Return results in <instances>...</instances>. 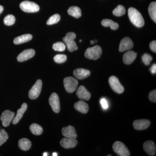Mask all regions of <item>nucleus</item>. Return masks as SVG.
Listing matches in <instances>:
<instances>
[{
    "label": "nucleus",
    "mask_w": 156,
    "mask_h": 156,
    "mask_svg": "<svg viewBox=\"0 0 156 156\" xmlns=\"http://www.w3.org/2000/svg\"><path fill=\"white\" fill-rule=\"evenodd\" d=\"M32 38V36L30 34H25L15 38L14 40V43L17 45L23 44L31 41Z\"/></svg>",
    "instance_id": "4be33fe9"
},
{
    "label": "nucleus",
    "mask_w": 156,
    "mask_h": 156,
    "mask_svg": "<svg viewBox=\"0 0 156 156\" xmlns=\"http://www.w3.org/2000/svg\"><path fill=\"white\" fill-rule=\"evenodd\" d=\"M31 132L36 135H41L43 133V128L41 126L37 124H33L30 127Z\"/></svg>",
    "instance_id": "bb28decb"
},
{
    "label": "nucleus",
    "mask_w": 156,
    "mask_h": 156,
    "mask_svg": "<svg viewBox=\"0 0 156 156\" xmlns=\"http://www.w3.org/2000/svg\"><path fill=\"white\" fill-rule=\"evenodd\" d=\"M73 75L79 80H84L90 75V72L89 70L83 68L77 69L73 71Z\"/></svg>",
    "instance_id": "a211bd4d"
},
{
    "label": "nucleus",
    "mask_w": 156,
    "mask_h": 156,
    "mask_svg": "<svg viewBox=\"0 0 156 156\" xmlns=\"http://www.w3.org/2000/svg\"><path fill=\"white\" fill-rule=\"evenodd\" d=\"M136 55L137 54L134 51L131 50L128 51L123 55V62L126 64H131L136 58Z\"/></svg>",
    "instance_id": "aec40b11"
},
{
    "label": "nucleus",
    "mask_w": 156,
    "mask_h": 156,
    "mask_svg": "<svg viewBox=\"0 0 156 156\" xmlns=\"http://www.w3.org/2000/svg\"><path fill=\"white\" fill-rule=\"evenodd\" d=\"M27 108V104L25 103L23 104L21 108L17 110L16 116L14 117V119L12 120V123L14 125H16L17 123L19 122V121L22 119L24 113L26 111Z\"/></svg>",
    "instance_id": "6ab92c4d"
},
{
    "label": "nucleus",
    "mask_w": 156,
    "mask_h": 156,
    "mask_svg": "<svg viewBox=\"0 0 156 156\" xmlns=\"http://www.w3.org/2000/svg\"><path fill=\"white\" fill-rule=\"evenodd\" d=\"M151 72L153 74H154L156 73V64H154L152 66L150 69Z\"/></svg>",
    "instance_id": "4c0bfd02"
},
{
    "label": "nucleus",
    "mask_w": 156,
    "mask_h": 156,
    "mask_svg": "<svg viewBox=\"0 0 156 156\" xmlns=\"http://www.w3.org/2000/svg\"><path fill=\"white\" fill-rule=\"evenodd\" d=\"M142 60L143 62L145 65H149L150 64L151 61L152 60V57L150 54L144 53L142 56Z\"/></svg>",
    "instance_id": "72a5a7b5"
},
{
    "label": "nucleus",
    "mask_w": 156,
    "mask_h": 156,
    "mask_svg": "<svg viewBox=\"0 0 156 156\" xmlns=\"http://www.w3.org/2000/svg\"><path fill=\"white\" fill-rule=\"evenodd\" d=\"M57 155H57V154L56 153H53V156H57Z\"/></svg>",
    "instance_id": "a19ab883"
},
{
    "label": "nucleus",
    "mask_w": 156,
    "mask_h": 156,
    "mask_svg": "<svg viewBox=\"0 0 156 156\" xmlns=\"http://www.w3.org/2000/svg\"><path fill=\"white\" fill-rule=\"evenodd\" d=\"M150 100L152 102H156V89L151 91L148 95Z\"/></svg>",
    "instance_id": "f704fd0d"
},
{
    "label": "nucleus",
    "mask_w": 156,
    "mask_h": 156,
    "mask_svg": "<svg viewBox=\"0 0 156 156\" xmlns=\"http://www.w3.org/2000/svg\"><path fill=\"white\" fill-rule=\"evenodd\" d=\"M101 23L104 27H110L112 30H116L119 27V24L111 20L104 19L101 21Z\"/></svg>",
    "instance_id": "b1692460"
},
{
    "label": "nucleus",
    "mask_w": 156,
    "mask_h": 156,
    "mask_svg": "<svg viewBox=\"0 0 156 156\" xmlns=\"http://www.w3.org/2000/svg\"><path fill=\"white\" fill-rule=\"evenodd\" d=\"M67 59V56L64 54H57L54 57V60L57 63H62Z\"/></svg>",
    "instance_id": "2f4dec72"
},
{
    "label": "nucleus",
    "mask_w": 156,
    "mask_h": 156,
    "mask_svg": "<svg viewBox=\"0 0 156 156\" xmlns=\"http://www.w3.org/2000/svg\"><path fill=\"white\" fill-rule=\"evenodd\" d=\"M15 113L9 110H6L2 114L1 120L4 127H8L14 119Z\"/></svg>",
    "instance_id": "9d476101"
},
{
    "label": "nucleus",
    "mask_w": 156,
    "mask_h": 156,
    "mask_svg": "<svg viewBox=\"0 0 156 156\" xmlns=\"http://www.w3.org/2000/svg\"><path fill=\"white\" fill-rule=\"evenodd\" d=\"M15 22V18L14 16L11 14L7 15L4 20V23L7 26L13 25Z\"/></svg>",
    "instance_id": "c756f323"
},
{
    "label": "nucleus",
    "mask_w": 156,
    "mask_h": 156,
    "mask_svg": "<svg viewBox=\"0 0 156 156\" xmlns=\"http://www.w3.org/2000/svg\"><path fill=\"white\" fill-rule=\"evenodd\" d=\"M74 106L76 110L82 113L87 114L89 112V105L83 101H79L75 104Z\"/></svg>",
    "instance_id": "412c9836"
},
{
    "label": "nucleus",
    "mask_w": 156,
    "mask_h": 156,
    "mask_svg": "<svg viewBox=\"0 0 156 156\" xmlns=\"http://www.w3.org/2000/svg\"><path fill=\"white\" fill-rule=\"evenodd\" d=\"M100 103L104 109H107L108 107V103L105 98H101L100 100Z\"/></svg>",
    "instance_id": "c9c22d12"
},
{
    "label": "nucleus",
    "mask_w": 156,
    "mask_h": 156,
    "mask_svg": "<svg viewBox=\"0 0 156 156\" xmlns=\"http://www.w3.org/2000/svg\"><path fill=\"white\" fill-rule=\"evenodd\" d=\"M150 48L151 50L154 52L156 53V41H153L151 42L150 44Z\"/></svg>",
    "instance_id": "e433bc0d"
},
{
    "label": "nucleus",
    "mask_w": 156,
    "mask_h": 156,
    "mask_svg": "<svg viewBox=\"0 0 156 156\" xmlns=\"http://www.w3.org/2000/svg\"><path fill=\"white\" fill-rule=\"evenodd\" d=\"M53 48L55 51L62 52L65 50L66 45L62 42H57L53 44Z\"/></svg>",
    "instance_id": "7c9ffc66"
},
{
    "label": "nucleus",
    "mask_w": 156,
    "mask_h": 156,
    "mask_svg": "<svg viewBox=\"0 0 156 156\" xmlns=\"http://www.w3.org/2000/svg\"><path fill=\"white\" fill-rule=\"evenodd\" d=\"M63 83L66 90L69 93L74 92L77 88L78 81L73 77H67L65 78Z\"/></svg>",
    "instance_id": "423d86ee"
},
{
    "label": "nucleus",
    "mask_w": 156,
    "mask_h": 156,
    "mask_svg": "<svg viewBox=\"0 0 156 156\" xmlns=\"http://www.w3.org/2000/svg\"><path fill=\"white\" fill-rule=\"evenodd\" d=\"M151 125V122L147 119L136 120L133 122L134 128L137 130H144L148 128Z\"/></svg>",
    "instance_id": "ddd939ff"
},
{
    "label": "nucleus",
    "mask_w": 156,
    "mask_h": 156,
    "mask_svg": "<svg viewBox=\"0 0 156 156\" xmlns=\"http://www.w3.org/2000/svg\"><path fill=\"white\" fill-rule=\"evenodd\" d=\"M82 40H80V42H82Z\"/></svg>",
    "instance_id": "c03bdc74"
},
{
    "label": "nucleus",
    "mask_w": 156,
    "mask_h": 156,
    "mask_svg": "<svg viewBox=\"0 0 156 156\" xmlns=\"http://www.w3.org/2000/svg\"><path fill=\"white\" fill-rule=\"evenodd\" d=\"M143 149L146 153L150 156H154L156 152L155 144L153 141L147 140L143 144Z\"/></svg>",
    "instance_id": "2eb2a0df"
},
{
    "label": "nucleus",
    "mask_w": 156,
    "mask_h": 156,
    "mask_svg": "<svg viewBox=\"0 0 156 156\" xmlns=\"http://www.w3.org/2000/svg\"><path fill=\"white\" fill-rule=\"evenodd\" d=\"M101 54V48L100 46L96 45L92 48H88L85 52V56L89 59L96 60L100 58Z\"/></svg>",
    "instance_id": "7ed1b4c3"
},
{
    "label": "nucleus",
    "mask_w": 156,
    "mask_h": 156,
    "mask_svg": "<svg viewBox=\"0 0 156 156\" xmlns=\"http://www.w3.org/2000/svg\"><path fill=\"white\" fill-rule=\"evenodd\" d=\"M112 148L115 152L119 156H129L130 152L126 146L121 141H117L113 145Z\"/></svg>",
    "instance_id": "39448f33"
},
{
    "label": "nucleus",
    "mask_w": 156,
    "mask_h": 156,
    "mask_svg": "<svg viewBox=\"0 0 156 156\" xmlns=\"http://www.w3.org/2000/svg\"><path fill=\"white\" fill-rule=\"evenodd\" d=\"M60 20V16L59 14H55L49 18L47 21V24L48 25H53L59 22Z\"/></svg>",
    "instance_id": "c85d7f7f"
},
{
    "label": "nucleus",
    "mask_w": 156,
    "mask_h": 156,
    "mask_svg": "<svg viewBox=\"0 0 156 156\" xmlns=\"http://www.w3.org/2000/svg\"><path fill=\"white\" fill-rule=\"evenodd\" d=\"M49 104L54 112L58 113L60 111V106L59 97L56 93H53L49 98Z\"/></svg>",
    "instance_id": "1a4fd4ad"
},
{
    "label": "nucleus",
    "mask_w": 156,
    "mask_h": 156,
    "mask_svg": "<svg viewBox=\"0 0 156 156\" xmlns=\"http://www.w3.org/2000/svg\"><path fill=\"white\" fill-rule=\"evenodd\" d=\"M90 43H91V44H94V41H91V42H90Z\"/></svg>",
    "instance_id": "79ce46f5"
},
{
    "label": "nucleus",
    "mask_w": 156,
    "mask_h": 156,
    "mask_svg": "<svg viewBox=\"0 0 156 156\" xmlns=\"http://www.w3.org/2000/svg\"><path fill=\"white\" fill-rule=\"evenodd\" d=\"M9 138V135L4 129L0 131V146L7 141Z\"/></svg>",
    "instance_id": "473e14b6"
},
{
    "label": "nucleus",
    "mask_w": 156,
    "mask_h": 156,
    "mask_svg": "<svg viewBox=\"0 0 156 156\" xmlns=\"http://www.w3.org/2000/svg\"><path fill=\"white\" fill-rule=\"evenodd\" d=\"M76 95L80 99L87 101L89 100L91 96L90 92L83 86L79 87L77 91Z\"/></svg>",
    "instance_id": "f3484780"
},
{
    "label": "nucleus",
    "mask_w": 156,
    "mask_h": 156,
    "mask_svg": "<svg viewBox=\"0 0 156 156\" xmlns=\"http://www.w3.org/2000/svg\"><path fill=\"white\" fill-rule=\"evenodd\" d=\"M76 38V34L74 33L69 32L63 38V42L67 46L68 50L69 52L77 50L78 47L74 41Z\"/></svg>",
    "instance_id": "f03ea898"
},
{
    "label": "nucleus",
    "mask_w": 156,
    "mask_h": 156,
    "mask_svg": "<svg viewBox=\"0 0 156 156\" xmlns=\"http://www.w3.org/2000/svg\"><path fill=\"white\" fill-rule=\"evenodd\" d=\"M43 156H48V153H47V152L44 153L43 154Z\"/></svg>",
    "instance_id": "ea45409f"
},
{
    "label": "nucleus",
    "mask_w": 156,
    "mask_h": 156,
    "mask_svg": "<svg viewBox=\"0 0 156 156\" xmlns=\"http://www.w3.org/2000/svg\"><path fill=\"white\" fill-rule=\"evenodd\" d=\"M126 9L122 5H119L117 6L112 11L113 14L117 17L122 16L126 14Z\"/></svg>",
    "instance_id": "cd10ccee"
},
{
    "label": "nucleus",
    "mask_w": 156,
    "mask_h": 156,
    "mask_svg": "<svg viewBox=\"0 0 156 156\" xmlns=\"http://www.w3.org/2000/svg\"><path fill=\"white\" fill-rule=\"evenodd\" d=\"M133 43L130 38L126 37L121 41L119 47V51L121 52L127 51L133 48Z\"/></svg>",
    "instance_id": "f8f14e48"
},
{
    "label": "nucleus",
    "mask_w": 156,
    "mask_h": 156,
    "mask_svg": "<svg viewBox=\"0 0 156 156\" xmlns=\"http://www.w3.org/2000/svg\"><path fill=\"white\" fill-rule=\"evenodd\" d=\"M18 146L21 150L27 151L30 149L31 143L27 138H22L18 142Z\"/></svg>",
    "instance_id": "5701e85b"
},
{
    "label": "nucleus",
    "mask_w": 156,
    "mask_h": 156,
    "mask_svg": "<svg viewBox=\"0 0 156 156\" xmlns=\"http://www.w3.org/2000/svg\"><path fill=\"white\" fill-rule=\"evenodd\" d=\"M67 12L69 15L76 18H80L82 16L81 9L76 6H72L70 7Z\"/></svg>",
    "instance_id": "393cba45"
},
{
    "label": "nucleus",
    "mask_w": 156,
    "mask_h": 156,
    "mask_svg": "<svg viewBox=\"0 0 156 156\" xmlns=\"http://www.w3.org/2000/svg\"><path fill=\"white\" fill-rule=\"evenodd\" d=\"M42 88V81L40 80H37L29 92L30 98L31 99H35L37 98L41 91Z\"/></svg>",
    "instance_id": "6e6552de"
},
{
    "label": "nucleus",
    "mask_w": 156,
    "mask_h": 156,
    "mask_svg": "<svg viewBox=\"0 0 156 156\" xmlns=\"http://www.w3.org/2000/svg\"><path fill=\"white\" fill-rule=\"evenodd\" d=\"M109 84L112 89L118 94H121L124 91V88L120 83L119 79L115 76H112L110 77L108 80Z\"/></svg>",
    "instance_id": "0eeeda50"
},
{
    "label": "nucleus",
    "mask_w": 156,
    "mask_h": 156,
    "mask_svg": "<svg viewBox=\"0 0 156 156\" xmlns=\"http://www.w3.org/2000/svg\"><path fill=\"white\" fill-rule=\"evenodd\" d=\"M148 12L152 20L156 22V2H152L151 3L148 8Z\"/></svg>",
    "instance_id": "a878e982"
},
{
    "label": "nucleus",
    "mask_w": 156,
    "mask_h": 156,
    "mask_svg": "<svg viewBox=\"0 0 156 156\" xmlns=\"http://www.w3.org/2000/svg\"><path fill=\"white\" fill-rule=\"evenodd\" d=\"M112 155H108L107 156H111Z\"/></svg>",
    "instance_id": "37998d69"
},
{
    "label": "nucleus",
    "mask_w": 156,
    "mask_h": 156,
    "mask_svg": "<svg viewBox=\"0 0 156 156\" xmlns=\"http://www.w3.org/2000/svg\"><path fill=\"white\" fill-rule=\"evenodd\" d=\"M62 132L63 136L67 138L76 139L77 136L75 129L71 126H69L62 128Z\"/></svg>",
    "instance_id": "dca6fc26"
},
{
    "label": "nucleus",
    "mask_w": 156,
    "mask_h": 156,
    "mask_svg": "<svg viewBox=\"0 0 156 156\" xmlns=\"http://www.w3.org/2000/svg\"><path fill=\"white\" fill-rule=\"evenodd\" d=\"M78 141L74 138L65 137L60 140V144L64 148L70 149L75 147L77 144Z\"/></svg>",
    "instance_id": "4468645a"
},
{
    "label": "nucleus",
    "mask_w": 156,
    "mask_h": 156,
    "mask_svg": "<svg viewBox=\"0 0 156 156\" xmlns=\"http://www.w3.org/2000/svg\"><path fill=\"white\" fill-rule=\"evenodd\" d=\"M128 15L130 21L136 27L140 28L144 25V19L142 15L135 8H129L128 10Z\"/></svg>",
    "instance_id": "f257e3e1"
},
{
    "label": "nucleus",
    "mask_w": 156,
    "mask_h": 156,
    "mask_svg": "<svg viewBox=\"0 0 156 156\" xmlns=\"http://www.w3.org/2000/svg\"><path fill=\"white\" fill-rule=\"evenodd\" d=\"M20 9L27 13H35L40 10V7L36 3L30 1H23L20 5Z\"/></svg>",
    "instance_id": "20e7f679"
},
{
    "label": "nucleus",
    "mask_w": 156,
    "mask_h": 156,
    "mask_svg": "<svg viewBox=\"0 0 156 156\" xmlns=\"http://www.w3.org/2000/svg\"><path fill=\"white\" fill-rule=\"evenodd\" d=\"M35 54V52L33 49H27L21 52L17 57V61L23 62L27 61L32 58Z\"/></svg>",
    "instance_id": "9b49d317"
},
{
    "label": "nucleus",
    "mask_w": 156,
    "mask_h": 156,
    "mask_svg": "<svg viewBox=\"0 0 156 156\" xmlns=\"http://www.w3.org/2000/svg\"><path fill=\"white\" fill-rule=\"evenodd\" d=\"M3 10H4V8L3 6L0 5V14L3 12Z\"/></svg>",
    "instance_id": "58836bf2"
}]
</instances>
